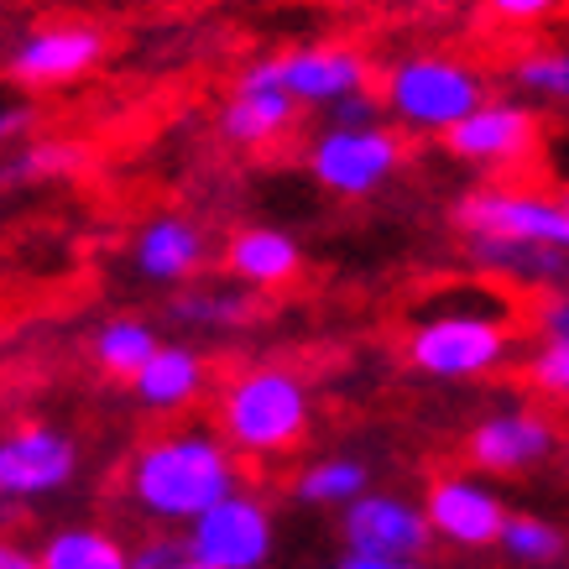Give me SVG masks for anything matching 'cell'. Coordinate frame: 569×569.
I'll return each instance as SVG.
<instances>
[{"label": "cell", "mask_w": 569, "mask_h": 569, "mask_svg": "<svg viewBox=\"0 0 569 569\" xmlns=\"http://www.w3.org/2000/svg\"><path fill=\"white\" fill-rule=\"evenodd\" d=\"M241 491V466L236 455L220 445V433L204 429H178L157 433L131 455L126 466V497L141 518L189 528L193 518H204L214 501Z\"/></svg>", "instance_id": "obj_1"}, {"label": "cell", "mask_w": 569, "mask_h": 569, "mask_svg": "<svg viewBox=\"0 0 569 569\" xmlns=\"http://www.w3.org/2000/svg\"><path fill=\"white\" fill-rule=\"evenodd\" d=\"M220 445L246 460H277L303 445L313 418L309 387L288 366H246L220 387Z\"/></svg>", "instance_id": "obj_2"}, {"label": "cell", "mask_w": 569, "mask_h": 569, "mask_svg": "<svg viewBox=\"0 0 569 569\" xmlns=\"http://www.w3.org/2000/svg\"><path fill=\"white\" fill-rule=\"evenodd\" d=\"M381 104L402 131L445 137L470 110L486 104V79L476 63L455 58V52H413V58H397L387 69Z\"/></svg>", "instance_id": "obj_3"}, {"label": "cell", "mask_w": 569, "mask_h": 569, "mask_svg": "<svg viewBox=\"0 0 569 569\" xmlns=\"http://www.w3.org/2000/svg\"><path fill=\"white\" fill-rule=\"evenodd\" d=\"M512 346L518 340H512V325L501 319V309L449 303V309L418 319L408 346H402V361L433 381H476L507 366Z\"/></svg>", "instance_id": "obj_4"}, {"label": "cell", "mask_w": 569, "mask_h": 569, "mask_svg": "<svg viewBox=\"0 0 569 569\" xmlns=\"http://www.w3.org/2000/svg\"><path fill=\"white\" fill-rule=\"evenodd\" d=\"M455 224L466 230V241H501L569 257V209L559 204V193L543 189H512V183L470 189L455 204Z\"/></svg>", "instance_id": "obj_5"}, {"label": "cell", "mask_w": 569, "mask_h": 569, "mask_svg": "<svg viewBox=\"0 0 569 569\" xmlns=\"http://www.w3.org/2000/svg\"><path fill=\"white\" fill-rule=\"evenodd\" d=\"M408 162V141L392 126H325L309 147V173L335 199H366Z\"/></svg>", "instance_id": "obj_6"}, {"label": "cell", "mask_w": 569, "mask_h": 569, "mask_svg": "<svg viewBox=\"0 0 569 569\" xmlns=\"http://www.w3.org/2000/svg\"><path fill=\"white\" fill-rule=\"evenodd\" d=\"M193 569H261L272 553V512L251 491L214 501L204 518L189 522L183 533Z\"/></svg>", "instance_id": "obj_7"}, {"label": "cell", "mask_w": 569, "mask_h": 569, "mask_svg": "<svg viewBox=\"0 0 569 569\" xmlns=\"http://www.w3.org/2000/svg\"><path fill=\"white\" fill-rule=\"evenodd\" d=\"M79 476V445L63 429L21 423L0 433V501H37L52 497Z\"/></svg>", "instance_id": "obj_8"}, {"label": "cell", "mask_w": 569, "mask_h": 569, "mask_svg": "<svg viewBox=\"0 0 569 569\" xmlns=\"http://www.w3.org/2000/svg\"><path fill=\"white\" fill-rule=\"evenodd\" d=\"M104 48L110 42L94 21H52V27H37L32 37H21L17 52L6 58V73L27 89H58L84 79L104 58Z\"/></svg>", "instance_id": "obj_9"}, {"label": "cell", "mask_w": 569, "mask_h": 569, "mask_svg": "<svg viewBox=\"0 0 569 569\" xmlns=\"http://www.w3.org/2000/svg\"><path fill=\"white\" fill-rule=\"evenodd\" d=\"M418 512L429 522V538H445L455 549H491L512 518L497 491L486 481H470V476H439Z\"/></svg>", "instance_id": "obj_10"}, {"label": "cell", "mask_w": 569, "mask_h": 569, "mask_svg": "<svg viewBox=\"0 0 569 569\" xmlns=\"http://www.w3.org/2000/svg\"><path fill=\"white\" fill-rule=\"evenodd\" d=\"M445 147L470 168H518L538 147V110L518 100H486L455 131H445Z\"/></svg>", "instance_id": "obj_11"}, {"label": "cell", "mask_w": 569, "mask_h": 569, "mask_svg": "<svg viewBox=\"0 0 569 569\" xmlns=\"http://www.w3.org/2000/svg\"><path fill=\"white\" fill-rule=\"evenodd\" d=\"M371 63L350 42H309V48L277 52V84L293 104H340L361 94Z\"/></svg>", "instance_id": "obj_12"}, {"label": "cell", "mask_w": 569, "mask_h": 569, "mask_svg": "<svg viewBox=\"0 0 569 569\" xmlns=\"http://www.w3.org/2000/svg\"><path fill=\"white\" fill-rule=\"evenodd\" d=\"M293 121H298V104L277 84V52L257 58L236 79V89H230V100L220 110V131L236 147H272V141H282L293 131Z\"/></svg>", "instance_id": "obj_13"}, {"label": "cell", "mask_w": 569, "mask_h": 569, "mask_svg": "<svg viewBox=\"0 0 569 569\" xmlns=\"http://www.w3.org/2000/svg\"><path fill=\"white\" fill-rule=\"evenodd\" d=\"M553 449H559V429L533 408H507L491 413L470 429L466 455L491 476H522V470L543 466Z\"/></svg>", "instance_id": "obj_14"}, {"label": "cell", "mask_w": 569, "mask_h": 569, "mask_svg": "<svg viewBox=\"0 0 569 569\" xmlns=\"http://www.w3.org/2000/svg\"><path fill=\"white\" fill-rule=\"evenodd\" d=\"M346 543L361 559H418L429 549V522L413 501L366 491L346 507Z\"/></svg>", "instance_id": "obj_15"}, {"label": "cell", "mask_w": 569, "mask_h": 569, "mask_svg": "<svg viewBox=\"0 0 569 569\" xmlns=\"http://www.w3.org/2000/svg\"><path fill=\"white\" fill-rule=\"evenodd\" d=\"M131 261L147 282H189V277L204 272L209 261V241L204 224L189 220V214H157L137 230V246H131Z\"/></svg>", "instance_id": "obj_16"}, {"label": "cell", "mask_w": 569, "mask_h": 569, "mask_svg": "<svg viewBox=\"0 0 569 569\" xmlns=\"http://www.w3.org/2000/svg\"><path fill=\"white\" fill-rule=\"evenodd\" d=\"M224 267H230L236 282L257 288V293H272V288H288L303 272V246L277 224H246L224 246Z\"/></svg>", "instance_id": "obj_17"}, {"label": "cell", "mask_w": 569, "mask_h": 569, "mask_svg": "<svg viewBox=\"0 0 569 569\" xmlns=\"http://www.w3.org/2000/svg\"><path fill=\"white\" fill-rule=\"evenodd\" d=\"M131 392L147 413H178L204 392V356L193 346H157L152 361L131 377Z\"/></svg>", "instance_id": "obj_18"}, {"label": "cell", "mask_w": 569, "mask_h": 569, "mask_svg": "<svg viewBox=\"0 0 569 569\" xmlns=\"http://www.w3.org/2000/svg\"><path fill=\"white\" fill-rule=\"evenodd\" d=\"M37 569H131V549L104 528H58L37 549Z\"/></svg>", "instance_id": "obj_19"}, {"label": "cell", "mask_w": 569, "mask_h": 569, "mask_svg": "<svg viewBox=\"0 0 569 569\" xmlns=\"http://www.w3.org/2000/svg\"><path fill=\"white\" fill-rule=\"evenodd\" d=\"M157 346H162V340H157V329L147 325V319H131V313H121V319H104V325L94 329V361H100L104 377L131 381L141 366L152 361Z\"/></svg>", "instance_id": "obj_20"}, {"label": "cell", "mask_w": 569, "mask_h": 569, "mask_svg": "<svg viewBox=\"0 0 569 569\" xmlns=\"http://www.w3.org/2000/svg\"><path fill=\"white\" fill-rule=\"evenodd\" d=\"M178 325H204V329H246L257 319V298L246 288H193L173 298Z\"/></svg>", "instance_id": "obj_21"}, {"label": "cell", "mask_w": 569, "mask_h": 569, "mask_svg": "<svg viewBox=\"0 0 569 569\" xmlns=\"http://www.w3.org/2000/svg\"><path fill=\"white\" fill-rule=\"evenodd\" d=\"M89 168V147L69 137L32 141L27 152H17V162L0 168V183H32V178H73Z\"/></svg>", "instance_id": "obj_22"}, {"label": "cell", "mask_w": 569, "mask_h": 569, "mask_svg": "<svg viewBox=\"0 0 569 569\" xmlns=\"http://www.w3.org/2000/svg\"><path fill=\"white\" fill-rule=\"evenodd\" d=\"M366 466L361 460H346V455H335V460H313L303 476H298V497L309 501V507H350L356 497H366Z\"/></svg>", "instance_id": "obj_23"}, {"label": "cell", "mask_w": 569, "mask_h": 569, "mask_svg": "<svg viewBox=\"0 0 569 569\" xmlns=\"http://www.w3.org/2000/svg\"><path fill=\"white\" fill-rule=\"evenodd\" d=\"M470 261L481 272H501V277H569V257L565 251H528V246H501V241H466Z\"/></svg>", "instance_id": "obj_24"}, {"label": "cell", "mask_w": 569, "mask_h": 569, "mask_svg": "<svg viewBox=\"0 0 569 569\" xmlns=\"http://www.w3.org/2000/svg\"><path fill=\"white\" fill-rule=\"evenodd\" d=\"M512 79H518L528 94L549 104H569V48H533L512 63Z\"/></svg>", "instance_id": "obj_25"}, {"label": "cell", "mask_w": 569, "mask_h": 569, "mask_svg": "<svg viewBox=\"0 0 569 569\" xmlns=\"http://www.w3.org/2000/svg\"><path fill=\"white\" fill-rule=\"evenodd\" d=\"M497 543L512 553V559H522V565H553V559L565 553V533L543 518H528V512H522V518H507Z\"/></svg>", "instance_id": "obj_26"}, {"label": "cell", "mask_w": 569, "mask_h": 569, "mask_svg": "<svg viewBox=\"0 0 569 569\" xmlns=\"http://www.w3.org/2000/svg\"><path fill=\"white\" fill-rule=\"evenodd\" d=\"M528 381H533L538 392L559 397V402H569V346H543L533 350V361H528Z\"/></svg>", "instance_id": "obj_27"}, {"label": "cell", "mask_w": 569, "mask_h": 569, "mask_svg": "<svg viewBox=\"0 0 569 569\" xmlns=\"http://www.w3.org/2000/svg\"><path fill=\"white\" fill-rule=\"evenodd\" d=\"M565 0H486V11L507 27H538V21H549Z\"/></svg>", "instance_id": "obj_28"}, {"label": "cell", "mask_w": 569, "mask_h": 569, "mask_svg": "<svg viewBox=\"0 0 569 569\" xmlns=\"http://www.w3.org/2000/svg\"><path fill=\"white\" fill-rule=\"evenodd\" d=\"M131 569H193V559L183 549V538H152L131 553Z\"/></svg>", "instance_id": "obj_29"}, {"label": "cell", "mask_w": 569, "mask_h": 569, "mask_svg": "<svg viewBox=\"0 0 569 569\" xmlns=\"http://www.w3.org/2000/svg\"><path fill=\"white\" fill-rule=\"evenodd\" d=\"M377 116H381V104L371 100V94H350V100H340V104H329V126H377Z\"/></svg>", "instance_id": "obj_30"}, {"label": "cell", "mask_w": 569, "mask_h": 569, "mask_svg": "<svg viewBox=\"0 0 569 569\" xmlns=\"http://www.w3.org/2000/svg\"><path fill=\"white\" fill-rule=\"evenodd\" d=\"M538 329L549 335V346H569V298H543L538 303Z\"/></svg>", "instance_id": "obj_31"}, {"label": "cell", "mask_w": 569, "mask_h": 569, "mask_svg": "<svg viewBox=\"0 0 569 569\" xmlns=\"http://www.w3.org/2000/svg\"><path fill=\"white\" fill-rule=\"evenodd\" d=\"M27 126H32V110H27V104H0V147L17 141Z\"/></svg>", "instance_id": "obj_32"}, {"label": "cell", "mask_w": 569, "mask_h": 569, "mask_svg": "<svg viewBox=\"0 0 569 569\" xmlns=\"http://www.w3.org/2000/svg\"><path fill=\"white\" fill-rule=\"evenodd\" d=\"M0 569H37V553L17 538H0Z\"/></svg>", "instance_id": "obj_33"}, {"label": "cell", "mask_w": 569, "mask_h": 569, "mask_svg": "<svg viewBox=\"0 0 569 569\" xmlns=\"http://www.w3.org/2000/svg\"><path fill=\"white\" fill-rule=\"evenodd\" d=\"M340 569H423V559H361V553H346Z\"/></svg>", "instance_id": "obj_34"}, {"label": "cell", "mask_w": 569, "mask_h": 569, "mask_svg": "<svg viewBox=\"0 0 569 569\" xmlns=\"http://www.w3.org/2000/svg\"><path fill=\"white\" fill-rule=\"evenodd\" d=\"M559 204H565V209H569V189H565V193H559Z\"/></svg>", "instance_id": "obj_35"}, {"label": "cell", "mask_w": 569, "mask_h": 569, "mask_svg": "<svg viewBox=\"0 0 569 569\" xmlns=\"http://www.w3.org/2000/svg\"><path fill=\"white\" fill-rule=\"evenodd\" d=\"M0 335H6V325H0Z\"/></svg>", "instance_id": "obj_36"}, {"label": "cell", "mask_w": 569, "mask_h": 569, "mask_svg": "<svg viewBox=\"0 0 569 569\" xmlns=\"http://www.w3.org/2000/svg\"><path fill=\"white\" fill-rule=\"evenodd\" d=\"M565 298H569V293H565Z\"/></svg>", "instance_id": "obj_37"}]
</instances>
